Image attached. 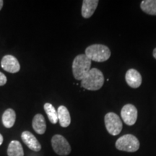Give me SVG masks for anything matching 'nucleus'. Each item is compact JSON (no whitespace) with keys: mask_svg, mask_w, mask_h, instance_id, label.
Wrapping results in <instances>:
<instances>
[{"mask_svg":"<svg viewBox=\"0 0 156 156\" xmlns=\"http://www.w3.org/2000/svg\"><path fill=\"white\" fill-rule=\"evenodd\" d=\"M104 84V76L97 68H92L81 80V86L88 90H98Z\"/></svg>","mask_w":156,"mask_h":156,"instance_id":"nucleus-1","label":"nucleus"},{"mask_svg":"<svg viewBox=\"0 0 156 156\" xmlns=\"http://www.w3.org/2000/svg\"><path fill=\"white\" fill-rule=\"evenodd\" d=\"M91 62L85 54H79L75 58L73 62V73L77 80H82L90 70Z\"/></svg>","mask_w":156,"mask_h":156,"instance_id":"nucleus-2","label":"nucleus"},{"mask_svg":"<svg viewBox=\"0 0 156 156\" xmlns=\"http://www.w3.org/2000/svg\"><path fill=\"white\" fill-rule=\"evenodd\" d=\"M85 55L91 61L97 62H106L110 58L111 51L108 46L102 44H93L85 49Z\"/></svg>","mask_w":156,"mask_h":156,"instance_id":"nucleus-3","label":"nucleus"},{"mask_svg":"<svg viewBox=\"0 0 156 156\" xmlns=\"http://www.w3.org/2000/svg\"><path fill=\"white\" fill-rule=\"evenodd\" d=\"M116 147L121 151L134 153L140 148V142L135 136L128 134H124L116 140Z\"/></svg>","mask_w":156,"mask_h":156,"instance_id":"nucleus-4","label":"nucleus"},{"mask_svg":"<svg viewBox=\"0 0 156 156\" xmlns=\"http://www.w3.org/2000/svg\"><path fill=\"white\" fill-rule=\"evenodd\" d=\"M104 121L106 128L109 134L113 136L120 134L123 128V124L118 115L114 112H109L105 116Z\"/></svg>","mask_w":156,"mask_h":156,"instance_id":"nucleus-5","label":"nucleus"},{"mask_svg":"<svg viewBox=\"0 0 156 156\" xmlns=\"http://www.w3.org/2000/svg\"><path fill=\"white\" fill-rule=\"evenodd\" d=\"M51 146L54 151L60 156H67L71 153L69 142L61 134H55L51 138Z\"/></svg>","mask_w":156,"mask_h":156,"instance_id":"nucleus-6","label":"nucleus"},{"mask_svg":"<svg viewBox=\"0 0 156 156\" xmlns=\"http://www.w3.org/2000/svg\"><path fill=\"white\" fill-rule=\"evenodd\" d=\"M121 116L126 125H134L137 119V109L134 105L126 104L122 108Z\"/></svg>","mask_w":156,"mask_h":156,"instance_id":"nucleus-7","label":"nucleus"},{"mask_svg":"<svg viewBox=\"0 0 156 156\" xmlns=\"http://www.w3.org/2000/svg\"><path fill=\"white\" fill-rule=\"evenodd\" d=\"M2 68L6 72L10 73H18L20 69V65L18 60L12 55H5L1 61Z\"/></svg>","mask_w":156,"mask_h":156,"instance_id":"nucleus-8","label":"nucleus"},{"mask_svg":"<svg viewBox=\"0 0 156 156\" xmlns=\"http://www.w3.org/2000/svg\"><path fill=\"white\" fill-rule=\"evenodd\" d=\"M23 142L30 148L31 151L34 152H38L41 150V145L37 138L31 132L28 131L23 132L21 134Z\"/></svg>","mask_w":156,"mask_h":156,"instance_id":"nucleus-9","label":"nucleus"},{"mask_svg":"<svg viewBox=\"0 0 156 156\" xmlns=\"http://www.w3.org/2000/svg\"><path fill=\"white\" fill-rule=\"evenodd\" d=\"M125 80L129 86L132 88H137L142 84V76L137 70L134 69H129L126 72Z\"/></svg>","mask_w":156,"mask_h":156,"instance_id":"nucleus-10","label":"nucleus"},{"mask_svg":"<svg viewBox=\"0 0 156 156\" xmlns=\"http://www.w3.org/2000/svg\"><path fill=\"white\" fill-rule=\"evenodd\" d=\"M99 2L98 0H84L82 6V16L84 18H89L94 13Z\"/></svg>","mask_w":156,"mask_h":156,"instance_id":"nucleus-11","label":"nucleus"},{"mask_svg":"<svg viewBox=\"0 0 156 156\" xmlns=\"http://www.w3.org/2000/svg\"><path fill=\"white\" fill-rule=\"evenodd\" d=\"M32 126L37 134H44L46 129V123L44 116L41 114H36L33 119Z\"/></svg>","mask_w":156,"mask_h":156,"instance_id":"nucleus-12","label":"nucleus"},{"mask_svg":"<svg viewBox=\"0 0 156 156\" xmlns=\"http://www.w3.org/2000/svg\"><path fill=\"white\" fill-rule=\"evenodd\" d=\"M57 114L58 119L61 126L62 127L69 126L71 123V116H70V114L67 107L60 106L57 109Z\"/></svg>","mask_w":156,"mask_h":156,"instance_id":"nucleus-13","label":"nucleus"},{"mask_svg":"<svg viewBox=\"0 0 156 156\" xmlns=\"http://www.w3.org/2000/svg\"><path fill=\"white\" fill-rule=\"evenodd\" d=\"M8 156H24V151L21 143L17 140H12L7 147Z\"/></svg>","mask_w":156,"mask_h":156,"instance_id":"nucleus-14","label":"nucleus"},{"mask_svg":"<svg viewBox=\"0 0 156 156\" xmlns=\"http://www.w3.org/2000/svg\"><path fill=\"white\" fill-rule=\"evenodd\" d=\"M3 125L6 128H11L14 126L15 120H16V114L15 111L12 108H8L4 112L2 115Z\"/></svg>","mask_w":156,"mask_h":156,"instance_id":"nucleus-15","label":"nucleus"},{"mask_svg":"<svg viewBox=\"0 0 156 156\" xmlns=\"http://www.w3.org/2000/svg\"><path fill=\"white\" fill-rule=\"evenodd\" d=\"M140 7L147 14L156 15V0H143L140 4Z\"/></svg>","mask_w":156,"mask_h":156,"instance_id":"nucleus-16","label":"nucleus"},{"mask_svg":"<svg viewBox=\"0 0 156 156\" xmlns=\"http://www.w3.org/2000/svg\"><path fill=\"white\" fill-rule=\"evenodd\" d=\"M44 108L46 114H47V116L50 122L53 124H56L58 121V114L53 105L51 103H46L44 104Z\"/></svg>","mask_w":156,"mask_h":156,"instance_id":"nucleus-17","label":"nucleus"},{"mask_svg":"<svg viewBox=\"0 0 156 156\" xmlns=\"http://www.w3.org/2000/svg\"><path fill=\"white\" fill-rule=\"evenodd\" d=\"M7 83V77L0 72V86H3Z\"/></svg>","mask_w":156,"mask_h":156,"instance_id":"nucleus-18","label":"nucleus"},{"mask_svg":"<svg viewBox=\"0 0 156 156\" xmlns=\"http://www.w3.org/2000/svg\"><path fill=\"white\" fill-rule=\"evenodd\" d=\"M3 136L1 134H0V146L2 145V142H3Z\"/></svg>","mask_w":156,"mask_h":156,"instance_id":"nucleus-19","label":"nucleus"},{"mask_svg":"<svg viewBox=\"0 0 156 156\" xmlns=\"http://www.w3.org/2000/svg\"><path fill=\"white\" fill-rule=\"evenodd\" d=\"M3 5H4V2L2 0H0V10H1L2 8Z\"/></svg>","mask_w":156,"mask_h":156,"instance_id":"nucleus-20","label":"nucleus"},{"mask_svg":"<svg viewBox=\"0 0 156 156\" xmlns=\"http://www.w3.org/2000/svg\"><path fill=\"white\" fill-rule=\"evenodd\" d=\"M153 54L154 58H155V59H156V48H155V49L153 50Z\"/></svg>","mask_w":156,"mask_h":156,"instance_id":"nucleus-21","label":"nucleus"}]
</instances>
